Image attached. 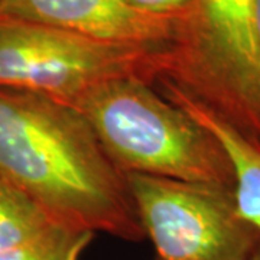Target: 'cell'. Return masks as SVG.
<instances>
[{"mask_svg":"<svg viewBox=\"0 0 260 260\" xmlns=\"http://www.w3.org/2000/svg\"><path fill=\"white\" fill-rule=\"evenodd\" d=\"M0 178L61 225L129 242L145 237L126 174L67 103L0 88Z\"/></svg>","mask_w":260,"mask_h":260,"instance_id":"6da1fadb","label":"cell"},{"mask_svg":"<svg viewBox=\"0 0 260 260\" xmlns=\"http://www.w3.org/2000/svg\"><path fill=\"white\" fill-rule=\"evenodd\" d=\"M124 174H143L234 189L221 145L142 77L94 85L73 104Z\"/></svg>","mask_w":260,"mask_h":260,"instance_id":"7a4b0ae2","label":"cell"},{"mask_svg":"<svg viewBox=\"0 0 260 260\" xmlns=\"http://www.w3.org/2000/svg\"><path fill=\"white\" fill-rule=\"evenodd\" d=\"M167 78L260 145V42L253 0H192Z\"/></svg>","mask_w":260,"mask_h":260,"instance_id":"3957f363","label":"cell"},{"mask_svg":"<svg viewBox=\"0 0 260 260\" xmlns=\"http://www.w3.org/2000/svg\"><path fill=\"white\" fill-rule=\"evenodd\" d=\"M168 52L0 16V88L42 94L70 106L112 78L142 77L153 83L167 71Z\"/></svg>","mask_w":260,"mask_h":260,"instance_id":"277c9868","label":"cell"},{"mask_svg":"<svg viewBox=\"0 0 260 260\" xmlns=\"http://www.w3.org/2000/svg\"><path fill=\"white\" fill-rule=\"evenodd\" d=\"M156 260H249L260 232L243 218L234 189L126 174Z\"/></svg>","mask_w":260,"mask_h":260,"instance_id":"5b68a950","label":"cell"},{"mask_svg":"<svg viewBox=\"0 0 260 260\" xmlns=\"http://www.w3.org/2000/svg\"><path fill=\"white\" fill-rule=\"evenodd\" d=\"M0 16L117 45L169 51L182 18L156 16L123 0H0Z\"/></svg>","mask_w":260,"mask_h":260,"instance_id":"8992f818","label":"cell"},{"mask_svg":"<svg viewBox=\"0 0 260 260\" xmlns=\"http://www.w3.org/2000/svg\"><path fill=\"white\" fill-rule=\"evenodd\" d=\"M58 224L28 195L0 178V253L32 242Z\"/></svg>","mask_w":260,"mask_h":260,"instance_id":"52a82bcc","label":"cell"},{"mask_svg":"<svg viewBox=\"0 0 260 260\" xmlns=\"http://www.w3.org/2000/svg\"><path fill=\"white\" fill-rule=\"evenodd\" d=\"M94 233L56 225L32 242L2 251L0 260H80Z\"/></svg>","mask_w":260,"mask_h":260,"instance_id":"ba28073f","label":"cell"},{"mask_svg":"<svg viewBox=\"0 0 260 260\" xmlns=\"http://www.w3.org/2000/svg\"><path fill=\"white\" fill-rule=\"evenodd\" d=\"M234 181L239 213L260 232V152L236 169Z\"/></svg>","mask_w":260,"mask_h":260,"instance_id":"9c48e42d","label":"cell"},{"mask_svg":"<svg viewBox=\"0 0 260 260\" xmlns=\"http://www.w3.org/2000/svg\"><path fill=\"white\" fill-rule=\"evenodd\" d=\"M135 9L156 16L185 18L192 0H123Z\"/></svg>","mask_w":260,"mask_h":260,"instance_id":"30bf717a","label":"cell"},{"mask_svg":"<svg viewBox=\"0 0 260 260\" xmlns=\"http://www.w3.org/2000/svg\"><path fill=\"white\" fill-rule=\"evenodd\" d=\"M253 10H254V20H256V29L260 42V0H253Z\"/></svg>","mask_w":260,"mask_h":260,"instance_id":"8fae6325","label":"cell"},{"mask_svg":"<svg viewBox=\"0 0 260 260\" xmlns=\"http://www.w3.org/2000/svg\"><path fill=\"white\" fill-rule=\"evenodd\" d=\"M249 260H260V242L257 243V246L254 247V250L251 253L250 259Z\"/></svg>","mask_w":260,"mask_h":260,"instance_id":"7c38bea8","label":"cell"}]
</instances>
